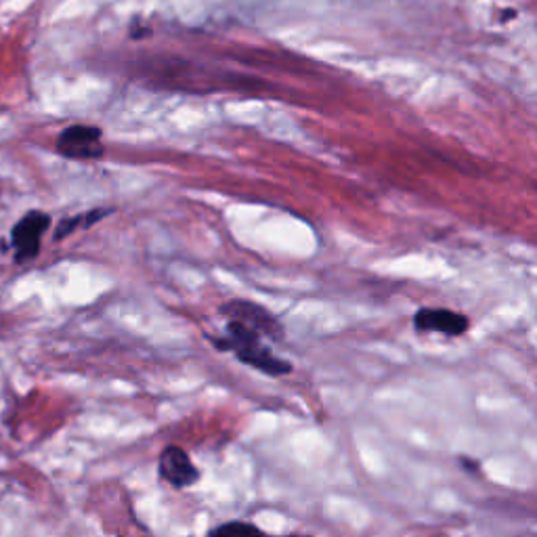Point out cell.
<instances>
[{
  "mask_svg": "<svg viewBox=\"0 0 537 537\" xmlns=\"http://www.w3.org/2000/svg\"><path fill=\"white\" fill-rule=\"evenodd\" d=\"M51 227V217L42 210H32L21 217L11 229V246L15 250V261L19 265L34 261L40 254L42 235Z\"/></svg>",
  "mask_w": 537,
  "mask_h": 537,
  "instance_id": "obj_2",
  "label": "cell"
},
{
  "mask_svg": "<svg viewBox=\"0 0 537 537\" xmlns=\"http://www.w3.org/2000/svg\"><path fill=\"white\" fill-rule=\"evenodd\" d=\"M418 332H437L443 336H462L468 332L470 321L466 315L451 309H420L414 315Z\"/></svg>",
  "mask_w": 537,
  "mask_h": 537,
  "instance_id": "obj_6",
  "label": "cell"
},
{
  "mask_svg": "<svg viewBox=\"0 0 537 537\" xmlns=\"http://www.w3.org/2000/svg\"><path fill=\"white\" fill-rule=\"evenodd\" d=\"M206 537H313V535H305V533H286V535H271L267 531H263L259 525H254L250 521H225L217 527H212Z\"/></svg>",
  "mask_w": 537,
  "mask_h": 537,
  "instance_id": "obj_7",
  "label": "cell"
},
{
  "mask_svg": "<svg viewBox=\"0 0 537 537\" xmlns=\"http://www.w3.org/2000/svg\"><path fill=\"white\" fill-rule=\"evenodd\" d=\"M263 334L256 330L240 324V321H227L225 336L223 338H212L214 347L219 351H227L238 357L248 368H254L256 372H261L271 378H282L292 374V363L277 357L265 342Z\"/></svg>",
  "mask_w": 537,
  "mask_h": 537,
  "instance_id": "obj_1",
  "label": "cell"
},
{
  "mask_svg": "<svg viewBox=\"0 0 537 537\" xmlns=\"http://www.w3.org/2000/svg\"><path fill=\"white\" fill-rule=\"evenodd\" d=\"M221 313L227 315V319L240 321V324L256 330L265 338H271V340L284 338V328L282 324H279V319L271 315L265 307L250 303V300H229L227 305L221 307Z\"/></svg>",
  "mask_w": 537,
  "mask_h": 537,
  "instance_id": "obj_5",
  "label": "cell"
},
{
  "mask_svg": "<svg viewBox=\"0 0 537 537\" xmlns=\"http://www.w3.org/2000/svg\"><path fill=\"white\" fill-rule=\"evenodd\" d=\"M101 139V128L91 124H72L59 133L57 152L70 160H99L105 154Z\"/></svg>",
  "mask_w": 537,
  "mask_h": 537,
  "instance_id": "obj_3",
  "label": "cell"
},
{
  "mask_svg": "<svg viewBox=\"0 0 537 537\" xmlns=\"http://www.w3.org/2000/svg\"><path fill=\"white\" fill-rule=\"evenodd\" d=\"M158 477L177 491L198 485L202 479L200 468L193 464L187 451L179 445H166L158 458Z\"/></svg>",
  "mask_w": 537,
  "mask_h": 537,
  "instance_id": "obj_4",
  "label": "cell"
}]
</instances>
